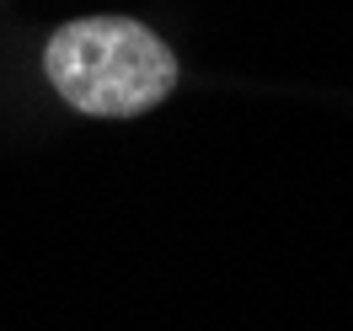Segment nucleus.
<instances>
[{"label":"nucleus","instance_id":"1","mask_svg":"<svg viewBox=\"0 0 353 331\" xmlns=\"http://www.w3.org/2000/svg\"><path fill=\"white\" fill-rule=\"evenodd\" d=\"M43 70L70 107L91 118H139L176 86L172 48L129 17H81L59 27Z\"/></svg>","mask_w":353,"mask_h":331}]
</instances>
